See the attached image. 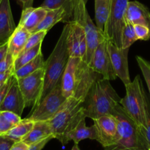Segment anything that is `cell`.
<instances>
[{"label":"cell","instance_id":"43","mask_svg":"<svg viewBox=\"0 0 150 150\" xmlns=\"http://www.w3.org/2000/svg\"><path fill=\"white\" fill-rule=\"evenodd\" d=\"M5 83H0V89L2 88V86H3L4 85H5Z\"/></svg>","mask_w":150,"mask_h":150},{"label":"cell","instance_id":"4","mask_svg":"<svg viewBox=\"0 0 150 150\" xmlns=\"http://www.w3.org/2000/svg\"><path fill=\"white\" fill-rule=\"evenodd\" d=\"M118 121L119 135L115 144L104 150H149V146L137 125L119 105L112 113Z\"/></svg>","mask_w":150,"mask_h":150},{"label":"cell","instance_id":"24","mask_svg":"<svg viewBox=\"0 0 150 150\" xmlns=\"http://www.w3.org/2000/svg\"><path fill=\"white\" fill-rule=\"evenodd\" d=\"M34 124L35 122L28 118L21 119L11 130L8 131L5 137L12 140L14 142L22 141L33 129Z\"/></svg>","mask_w":150,"mask_h":150},{"label":"cell","instance_id":"17","mask_svg":"<svg viewBox=\"0 0 150 150\" xmlns=\"http://www.w3.org/2000/svg\"><path fill=\"white\" fill-rule=\"evenodd\" d=\"M125 18L126 22L132 25H143L150 29V11L138 1L128 2Z\"/></svg>","mask_w":150,"mask_h":150},{"label":"cell","instance_id":"32","mask_svg":"<svg viewBox=\"0 0 150 150\" xmlns=\"http://www.w3.org/2000/svg\"><path fill=\"white\" fill-rule=\"evenodd\" d=\"M47 33V32L44 31V30L32 33V34L30 35V37H29L28 40H27V44H26L25 47H24V49L23 50V51H25V50H29V49L33 48V47L38 45V44H42Z\"/></svg>","mask_w":150,"mask_h":150},{"label":"cell","instance_id":"8","mask_svg":"<svg viewBox=\"0 0 150 150\" xmlns=\"http://www.w3.org/2000/svg\"><path fill=\"white\" fill-rule=\"evenodd\" d=\"M128 0H112L110 12L104 30L106 40L122 48V34L126 25Z\"/></svg>","mask_w":150,"mask_h":150},{"label":"cell","instance_id":"44","mask_svg":"<svg viewBox=\"0 0 150 150\" xmlns=\"http://www.w3.org/2000/svg\"><path fill=\"white\" fill-rule=\"evenodd\" d=\"M82 1H83V3H84L85 5H86V4H87V2H88V0H82Z\"/></svg>","mask_w":150,"mask_h":150},{"label":"cell","instance_id":"36","mask_svg":"<svg viewBox=\"0 0 150 150\" xmlns=\"http://www.w3.org/2000/svg\"><path fill=\"white\" fill-rule=\"evenodd\" d=\"M14 141L5 136L0 137V150H10Z\"/></svg>","mask_w":150,"mask_h":150},{"label":"cell","instance_id":"38","mask_svg":"<svg viewBox=\"0 0 150 150\" xmlns=\"http://www.w3.org/2000/svg\"><path fill=\"white\" fill-rule=\"evenodd\" d=\"M29 146H30L26 144L22 141H17L13 144L10 150H29Z\"/></svg>","mask_w":150,"mask_h":150},{"label":"cell","instance_id":"28","mask_svg":"<svg viewBox=\"0 0 150 150\" xmlns=\"http://www.w3.org/2000/svg\"><path fill=\"white\" fill-rule=\"evenodd\" d=\"M137 41L138 38L135 35L134 25L127 22L122 34V48L129 49L132 44Z\"/></svg>","mask_w":150,"mask_h":150},{"label":"cell","instance_id":"42","mask_svg":"<svg viewBox=\"0 0 150 150\" xmlns=\"http://www.w3.org/2000/svg\"><path fill=\"white\" fill-rule=\"evenodd\" d=\"M71 150H80V148H79V146H78V144H74V146L72 147Z\"/></svg>","mask_w":150,"mask_h":150},{"label":"cell","instance_id":"41","mask_svg":"<svg viewBox=\"0 0 150 150\" xmlns=\"http://www.w3.org/2000/svg\"><path fill=\"white\" fill-rule=\"evenodd\" d=\"M8 51V43L2 46H0V61L6 56L7 53Z\"/></svg>","mask_w":150,"mask_h":150},{"label":"cell","instance_id":"23","mask_svg":"<svg viewBox=\"0 0 150 150\" xmlns=\"http://www.w3.org/2000/svg\"><path fill=\"white\" fill-rule=\"evenodd\" d=\"M111 2L112 0H95L96 25L102 33L110 12Z\"/></svg>","mask_w":150,"mask_h":150},{"label":"cell","instance_id":"9","mask_svg":"<svg viewBox=\"0 0 150 150\" xmlns=\"http://www.w3.org/2000/svg\"><path fill=\"white\" fill-rule=\"evenodd\" d=\"M67 100L59 83L33 110L28 118L35 122L50 121L56 115Z\"/></svg>","mask_w":150,"mask_h":150},{"label":"cell","instance_id":"31","mask_svg":"<svg viewBox=\"0 0 150 150\" xmlns=\"http://www.w3.org/2000/svg\"><path fill=\"white\" fill-rule=\"evenodd\" d=\"M136 60L145 79L150 93V62L138 55L136 56Z\"/></svg>","mask_w":150,"mask_h":150},{"label":"cell","instance_id":"14","mask_svg":"<svg viewBox=\"0 0 150 150\" xmlns=\"http://www.w3.org/2000/svg\"><path fill=\"white\" fill-rule=\"evenodd\" d=\"M108 50L116 77L123 82L125 86H127L131 82L128 66V52L129 49L120 48L113 43L108 41Z\"/></svg>","mask_w":150,"mask_h":150},{"label":"cell","instance_id":"1","mask_svg":"<svg viewBox=\"0 0 150 150\" xmlns=\"http://www.w3.org/2000/svg\"><path fill=\"white\" fill-rule=\"evenodd\" d=\"M101 77L83 59L69 57L60 81L63 96L84 102L93 83Z\"/></svg>","mask_w":150,"mask_h":150},{"label":"cell","instance_id":"35","mask_svg":"<svg viewBox=\"0 0 150 150\" xmlns=\"http://www.w3.org/2000/svg\"><path fill=\"white\" fill-rule=\"evenodd\" d=\"M13 77L14 76H13V74L12 76L10 77L9 80H8V81L5 83V85L2 86V88L0 89V105H2V102H3L4 99H5V96H6L7 93H8V90H9L10 87H11V83H12L13 80Z\"/></svg>","mask_w":150,"mask_h":150},{"label":"cell","instance_id":"30","mask_svg":"<svg viewBox=\"0 0 150 150\" xmlns=\"http://www.w3.org/2000/svg\"><path fill=\"white\" fill-rule=\"evenodd\" d=\"M142 134L143 137L144 138L145 141H146L150 147V104L149 99H147L146 101L145 108H144V126L141 128H138Z\"/></svg>","mask_w":150,"mask_h":150},{"label":"cell","instance_id":"15","mask_svg":"<svg viewBox=\"0 0 150 150\" xmlns=\"http://www.w3.org/2000/svg\"><path fill=\"white\" fill-rule=\"evenodd\" d=\"M24 108H25V103H24V97L18 86L17 79L14 76L11 87L2 105H0V110L10 111L14 112L18 116H21Z\"/></svg>","mask_w":150,"mask_h":150},{"label":"cell","instance_id":"2","mask_svg":"<svg viewBox=\"0 0 150 150\" xmlns=\"http://www.w3.org/2000/svg\"><path fill=\"white\" fill-rule=\"evenodd\" d=\"M120 96L109 80L101 77L93 83L83 102L85 115L92 120L105 115H112L120 105Z\"/></svg>","mask_w":150,"mask_h":150},{"label":"cell","instance_id":"34","mask_svg":"<svg viewBox=\"0 0 150 150\" xmlns=\"http://www.w3.org/2000/svg\"><path fill=\"white\" fill-rule=\"evenodd\" d=\"M135 35L138 40L141 41H148L150 39V29L146 26L134 25Z\"/></svg>","mask_w":150,"mask_h":150},{"label":"cell","instance_id":"10","mask_svg":"<svg viewBox=\"0 0 150 150\" xmlns=\"http://www.w3.org/2000/svg\"><path fill=\"white\" fill-rule=\"evenodd\" d=\"M18 86L24 97L25 108L33 109L40 102L44 82V69H39L27 77L17 79Z\"/></svg>","mask_w":150,"mask_h":150},{"label":"cell","instance_id":"16","mask_svg":"<svg viewBox=\"0 0 150 150\" xmlns=\"http://www.w3.org/2000/svg\"><path fill=\"white\" fill-rule=\"evenodd\" d=\"M16 28L10 0H0V46L8 42Z\"/></svg>","mask_w":150,"mask_h":150},{"label":"cell","instance_id":"7","mask_svg":"<svg viewBox=\"0 0 150 150\" xmlns=\"http://www.w3.org/2000/svg\"><path fill=\"white\" fill-rule=\"evenodd\" d=\"M73 20L80 23L84 29L87 44L85 61L90 66L96 47L106 38L96 24L93 23L86 9V5L83 3L82 0L75 1Z\"/></svg>","mask_w":150,"mask_h":150},{"label":"cell","instance_id":"21","mask_svg":"<svg viewBox=\"0 0 150 150\" xmlns=\"http://www.w3.org/2000/svg\"><path fill=\"white\" fill-rule=\"evenodd\" d=\"M32 33L20 26H17L15 31L10 38L8 42V52L15 60L18 54L23 51L27 41Z\"/></svg>","mask_w":150,"mask_h":150},{"label":"cell","instance_id":"5","mask_svg":"<svg viewBox=\"0 0 150 150\" xmlns=\"http://www.w3.org/2000/svg\"><path fill=\"white\" fill-rule=\"evenodd\" d=\"M86 118L83 102L71 97L67 99L60 110L48 122L54 138L61 143L66 134Z\"/></svg>","mask_w":150,"mask_h":150},{"label":"cell","instance_id":"26","mask_svg":"<svg viewBox=\"0 0 150 150\" xmlns=\"http://www.w3.org/2000/svg\"><path fill=\"white\" fill-rule=\"evenodd\" d=\"M21 120V116L14 112L0 110V137L5 136Z\"/></svg>","mask_w":150,"mask_h":150},{"label":"cell","instance_id":"25","mask_svg":"<svg viewBox=\"0 0 150 150\" xmlns=\"http://www.w3.org/2000/svg\"><path fill=\"white\" fill-rule=\"evenodd\" d=\"M44 66H45V61H44V56L41 52L35 58L18 69V70L15 71L13 72V75L16 79L22 78L34 73L35 71L39 69H44Z\"/></svg>","mask_w":150,"mask_h":150},{"label":"cell","instance_id":"19","mask_svg":"<svg viewBox=\"0 0 150 150\" xmlns=\"http://www.w3.org/2000/svg\"><path fill=\"white\" fill-rule=\"evenodd\" d=\"M73 16L74 12L69 11L65 7H62L55 10H49L45 18L36 28L34 33L42 31V30L48 32L56 24L60 21L66 22L67 24L71 21V18H73Z\"/></svg>","mask_w":150,"mask_h":150},{"label":"cell","instance_id":"18","mask_svg":"<svg viewBox=\"0 0 150 150\" xmlns=\"http://www.w3.org/2000/svg\"><path fill=\"white\" fill-rule=\"evenodd\" d=\"M49 10L42 7L26 8L22 10L18 26L23 27L30 33H33L38 25L44 20Z\"/></svg>","mask_w":150,"mask_h":150},{"label":"cell","instance_id":"11","mask_svg":"<svg viewBox=\"0 0 150 150\" xmlns=\"http://www.w3.org/2000/svg\"><path fill=\"white\" fill-rule=\"evenodd\" d=\"M66 45L69 57H80L85 60L87 50L86 34L83 26L76 21H69Z\"/></svg>","mask_w":150,"mask_h":150},{"label":"cell","instance_id":"20","mask_svg":"<svg viewBox=\"0 0 150 150\" xmlns=\"http://www.w3.org/2000/svg\"><path fill=\"white\" fill-rule=\"evenodd\" d=\"M85 139L96 140V132L94 125L91 127L86 126V119H83L72 130L66 134L61 144L66 145L70 141H73L74 144H78L80 141Z\"/></svg>","mask_w":150,"mask_h":150},{"label":"cell","instance_id":"22","mask_svg":"<svg viewBox=\"0 0 150 150\" xmlns=\"http://www.w3.org/2000/svg\"><path fill=\"white\" fill-rule=\"evenodd\" d=\"M50 137L54 138V135H53L52 128L48 121L35 122L33 129L29 132L28 135L22 140V141L28 146H30Z\"/></svg>","mask_w":150,"mask_h":150},{"label":"cell","instance_id":"29","mask_svg":"<svg viewBox=\"0 0 150 150\" xmlns=\"http://www.w3.org/2000/svg\"><path fill=\"white\" fill-rule=\"evenodd\" d=\"M76 0H44L41 7L47 10H55L65 7L74 12Z\"/></svg>","mask_w":150,"mask_h":150},{"label":"cell","instance_id":"6","mask_svg":"<svg viewBox=\"0 0 150 150\" xmlns=\"http://www.w3.org/2000/svg\"><path fill=\"white\" fill-rule=\"evenodd\" d=\"M125 87L126 95L121 99L120 105L131 120L138 128H141L144 124V108L148 97L139 75H137L133 81Z\"/></svg>","mask_w":150,"mask_h":150},{"label":"cell","instance_id":"39","mask_svg":"<svg viewBox=\"0 0 150 150\" xmlns=\"http://www.w3.org/2000/svg\"><path fill=\"white\" fill-rule=\"evenodd\" d=\"M16 2L21 7L22 10H24L33 7L34 0H16Z\"/></svg>","mask_w":150,"mask_h":150},{"label":"cell","instance_id":"27","mask_svg":"<svg viewBox=\"0 0 150 150\" xmlns=\"http://www.w3.org/2000/svg\"><path fill=\"white\" fill-rule=\"evenodd\" d=\"M41 45H42V44H39L36 45L35 47H33V48L21 52L18 54V57L14 60V71L24 66V65L28 63L29 62L33 60L34 58H35L41 52Z\"/></svg>","mask_w":150,"mask_h":150},{"label":"cell","instance_id":"40","mask_svg":"<svg viewBox=\"0 0 150 150\" xmlns=\"http://www.w3.org/2000/svg\"><path fill=\"white\" fill-rule=\"evenodd\" d=\"M14 71H9L7 72H0V83H6L10 77L13 74Z\"/></svg>","mask_w":150,"mask_h":150},{"label":"cell","instance_id":"3","mask_svg":"<svg viewBox=\"0 0 150 150\" xmlns=\"http://www.w3.org/2000/svg\"><path fill=\"white\" fill-rule=\"evenodd\" d=\"M68 30L69 24L67 23L63 27V31L54 50L52 52V54L45 61L44 87L41 93V100L44 99L61 81L62 76L69 59L66 45Z\"/></svg>","mask_w":150,"mask_h":150},{"label":"cell","instance_id":"45","mask_svg":"<svg viewBox=\"0 0 150 150\" xmlns=\"http://www.w3.org/2000/svg\"><path fill=\"white\" fill-rule=\"evenodd\" d=\"M149 150H150V147H149Z\"/></svg>","mask_w":150,"mask_h":150},{"label":"cell","instance_id":"13","mask_svg":"<svg viewBox=\"0 0 150 150\" xmlns=\"http://www.w3.org/2000/svg\"><path fill=\"white\" fill-rule=\"evenodd\" d=\"M90 67L102 78L109 81L116 79L108 50V40H104L96 47L93 55Z\"/></svg>","mask_w":150,"mask_h":150},{"label":"cell","instance_id":"33","mask_svg":"<svg viewBox=\"0 0 150 150\" xmlns=\"http://www.w3.org/2000/svg\"><path fill=\"white\" fill-rule=\"evenodd\" d=\"M14 59L13 56L8 52L6 56L0 61V72H7L14 71Z\"/></svg>","mask_w":150,"mask_h":150},{"label":"cell","instance_id":"37","mask_svg":"<svg viewBox=\"0 0 150 150\" xmlns=\"http://www.w3.org/2000/svg\"><path fill=\"white\" fill-rule=\"evenodd\" d=\"M52 138H54L53 137H50V138H47L46 139L43 140V141H40L38 143H36V144H32L29 146V150H42L44 149V147L47 145V143L52 140Z\"/></svg>","mask_w":150,"mask_h":150},{"label":"cell","instance_id":"12","mask_svg":"<svg viewBox=\"0 0 150 150\" xmlns=\"http://www.w3.org/2000/svg\"><path fill=\"white\" fill-rule=\"evenodd\" d=\"M93 125L96 132V140L104 148L115 144L118 139V121L112 115H105L94 119Z\"/></svg>","mask_w":150,"mask_h":150}]
</instances>
